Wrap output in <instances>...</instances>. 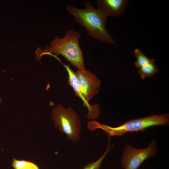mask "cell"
<instances>
[{"mask_svg":"<svg viewBox=\"0 0 169 169\" xmlns=\"http://www.w3.org/2000/svg\"><path fill=\"white\" fill-rule=\"evenodd\" d=\"M158 152L156 140H153L147 147L138 149L131 145L124 147L121 161L124 169H138L147 158L155 156Z\"/></svg>","mask_w":169,"mask_h":169,"instance_id":"5","label":"cell"},{"mask_svg":"<svg viewBox=\"0 0 169 169\" xmlns=\"http://www.w3.org/2000/svg\"><path fill=\"white\" fill-rule=\"evenodd\" d=\"M12 166L14 169H39L34 163L25 160H18L13 158Z\"/></svg>","mask_w":169,"mask_h":169,"instance_id":"10","label":"cell"},{"mask_svg":"<svg viewBox=\"0 0 169 169\" xmlns=\"http://www.w3.org/2000/svg\"><path fill=\"white\" fill-rule=\"evenodd\" d=\"M2 101V100L1 98L0 97V105L1 104Z\"/></svg>","mask_w":169,"mask_h":169,"instance_id":"12","label":"cell"},{"mask_svg":"<svg viewBox=\"0 0 169 169\" xmlns=\"http://www.w3.org/2000/svg\"><path fill=\"white\" fill-rule=\"evenodd\" d=\"M80 33L71 29L67 30L62 38L57 36L50 42L48 49L44 52L39 51L38 57L51 53L60 54L64 57L71 64L79 69L85 68L82 50L79 44Z\"/></svg>","mask_w":169,"mask_h":169,"instance_id":"2","label":"cell"},{"mask_svg":"<svg viewBox=\"0 0 169 169\" xmlns=\"http://www.w3.org/2000/svg\"><path fill=\"white\" fill-rule=\"evenodd\" d=\"M51 117L55 126L69 140L73 142L79 140L81 121L80 117L73 109L65 108L59 104L52 110Z\"/></svg>","mask_w":169,"mask_h":169,"instance_id":"4","label":"cell"},{"mask_svg":"<svg viewBox=\"0 0 169 169\" xmlns=\"http://www.w3.org/2000/svg\"><path fill=\"white\" fill-rule=\"evenodd\" d=\"M75 73L81 92L88 102L98 94L100 81L94 74L85 68L78 70Z\"/></svg>","mask_w":169,"mask_h":169,"instance_id":"6","label":"cell"},{"mask_svg":"<svg viewBox=\"0 0 169 169\" xmlns=\"http://www.w3.org/2000/svg\"><path fill=\"white\" fill-rule=\"evenodd\" d=\"M155 60L151 59L148 62L142 64L138 68V73L142 79L147 77H152L158 72Z\"/></svg>","mask_w":169,"mask_h":169,"instance_id":"9","label":"cell"},{"mask_svg":"<svg viewBox=\"0 0 169 169\" xmlns=\"http://www.w3.org/2000/svg\"><path fill=\"white\" fill-rule=\"evenodd\" d=\"M112 147H109L108 144L105 151L99 159L95 161L87 163L82 169H100L104 159Z\"/></svg>","mask_w":169,"mask_h":169,"instance_id":"11","label":"cell"},{"mask_svg":"<svg viewBox=\"0 0 169 169\" xmlns=\"http://www.w3.org/2000/svg\"><path fill=\"white\" fill-rule=\"evenodd\" d=\"M97 9L102 12L107 17H117L125 13L128 0H97Z\"/></svg>","mask_w":169,"mask_h":169,"instance_id":"7","label":"cell"},{"mask_svg":"<svg viewBox=\"0 0 169 169\" xmlns=\"http://www.w3.org/2000/svg\"><path fill=\"white\" fill-rule=\"evenodd\" d=\"M84 5V8L79 9L68 5L66 10L74 20L86 29L90 36L101 42L116 44L105 28L108 17L89 2L85 1Z\"/></svg>","mask_w":169,"mask_h":169,"instance_id":"1","label":"cell"},{"mask_svg":"<svg viewBox=\"0 0 169 169\" xmlns=\"http://www.w3.org/2000/svg\"><path fill=\"white\" fill-rule=\"evenodd\" d=\"M64 65L68 73V82L69 84L72 87L76 95L83 101L84 105L87 107L89 112H90L93 111L95 115L97 117L100 113L99 106L97 104L92 106L86 101L80 90L75 73L68 65L64 64Z\"/></svg>","mask_w":169,"mask_h":169,"instance_id":"8","label":"cell"},{"mask_svg":"<svg viewBox=\"0 0 169 169\" xmlns=\"http://www.w3.org/2000/svg\"><path fill=\"white\" fill-rule=\"evenodd\" d=\"M169 124V115L166 114L153 115L142 118L131 120L115 127L93 121L89 123V128L91 131L100 129L110 136H122L127 133L143 131L150 127L158 125L168 126Z\"/></svg>","mask_w":169,"mask_h":169,"instance_id":"3","label":"cell"}]
</instances>
